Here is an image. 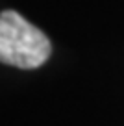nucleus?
I'll return each mask as SVG.
<instances>
[{
  "instance_id": "obj_1",
  "label": "nucleus",
  "mask_w": 124,
  "mask_h": 126,
  "mask_svg": "<svg viewBox=\"0 0 124 126\" xmlns=\"http://www.w3.org/2000/svg\"><path fill=\"white\" fill-rule=\"evenodd\" d=\"M50 52V39L20 13L13 9L0 13V63L19 69H37L46 63Z\"/></svg>"
}]
</instances>
